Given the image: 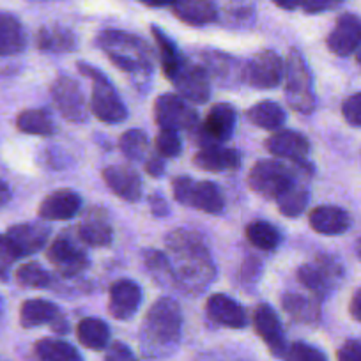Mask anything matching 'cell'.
<instances>
[{
  "instance_id": "obj_37",
  "label": "cell",
  "mask_w": 361,
  "mask_h": 361,
  "mask_svg": "<svg viewBox=\"0 0 361 361\" xmlns=\"http://www.w3.org/2000/svg\"><path fill=\"white\" fill-rule=\"evenodd\" d=\"M246 239L252 246L262 252H273L282 243V234L269 221H253L246 227Z\"/></svg>"
},
{
  "instance_id": "obj_18",
  "label": "cell",
  "mask_w": 361,
  "mask_h": 361,
  "mask_svg": "<svg viewBox=\"0 0 361 361\" xmlns=\"http://www.w3.org/2000/svg\"><path fill=\"white\" fill-rule=\"evenodd\" d=\"M142 305V289L133 280H117L110 287L109 312L117 321H130Z\"/></svg>"
},
{
  "instance_id": "obj_29",
  "label": "cell",
  "mask_w": 361,
  "mask_h": 361,
  "mask_svg": "<svg viewBox=\"0 0 361 361\" xmlns=\"http://www.w3.org/2000/svg\"><path fill=\"white\" fill-rule=\"evenodd\" d=\"M193 163H195V166L207 170V172H228V170H235L241 165V154H239L238 149L214 145V147L200 149L193 156Z\"/></svg>"
},
{
  "instance_id": "obj_11",
  "label": "cell",
  "mask_w": 361,
  "mask_h": 361,
  "mask_svg": "<svg viewBox=\"0 0 361 361\" xmlns=\"http://www.w3.org/2000/svg\"><path fill=\"white\" fill-rule=\"evenodd\" d=\"M154 121L161 130L193 131L199 126V114L185 98L166 92L156 98Z\"/></svg>"
},
{
  "instance_id": "obj_9",
  "label": "cell",
  "mask_w": 361,
  "mask_h": 361,
  "mask_svg": "<svg viewBox=\"0 0 361 361\" xmlns=\"http://www.w3.org/2000/svg\"><path fill=\"white\" fill-rule=\"evenodd\" d=\"M47 257L64 279L82 275L83 271L89 267V255L85 252V245L78 239L76 231L61 232L48 246Z\"/></svg>"
},
{
  "instance_id": "obj_31",
  "label": "cell",
  "mask_w": 361,
  "mask_h": 361,
  "mask_svg": "<svg viewBox=\"0 0 361 361\" xmlns=\"http://www.w3.org/2000/svg\"><path fill=\"white\" fill-rule=\"evenodd\" d=\"M80 343L90 350H103L110 343V328L103 319L85 317L76 326Z\"/></svg>"
},
{
  "instance_id": "obj_54",
  "label": "cell",
  "mask_w": 361,
  "mask_h": 361,
  "mask_svg": "<svg viewBox=\"0 0 361 361\" xmlns=\"http://www.w3.org/2000/svg\"><path fill=\"white\" fill-rule=\"evenodd\" d=\"M9 200H11V190L4 180L0 179V207H4Z\"/></svg>"
},
{
  "instance_id": "obj_30",
  "label": "cell",
  "mask_w": 361,
  "mask_h": 361,
  "mask_svg": "<svg viewBox=\"0 0 361 361\" xmlns=\"http://www.w3.org/2000/svg\"><path fill=\"white\" fill-rule=\"evenodd\" d=\"M27 47V34L22 22L11 13L0 11V55L22 54Z\"/></svg>"
},
{
  "instance_id": "obj_24",
  "label": "cell",
  "mask_w": 361,
  "mask_h": 361,
  "mask_svg": "<svg viewBox=\"0 0 361 361\" xmlns=\"http://www.w3.org/2000/svg\"><path fill=\"white\" fill-rule=\"evenodd\" d=\"M238 124V112L231 103H216L207 112L202 128L218 145L231 140Z\"/></svg>"
},
{
  "instance_id": "obj_40",
  "label": "cell",
  "mask_w": 361,
  "mask_h": 361,
  "mask_svg": "<svg viewBox=\"0 0 361 361\" xmlns=\"http://www.w3.org/2000/svg\"><path fill=\"white\" fill-rule=\"evenodd\" d=\"M144 264L152 279L161 286L172 287V267H170L169 255L159 250H145Z\"/></svg>"
},
{
  "instance_id": "obj_41",
  "label": "cell",
  "mask_w": 361,
  "mask_h": 361,
  "mask_svg": "<svg viewBox=\"0 0 361 361\" xmlns=\"http://www.w3.org/2000/svg\"><path fill=\"white\" fill-rule=\"evenodd\" d=\"M16 280L22 287L27 289H47L51 283V276L43 266L37 262L23 264L16 269Z\"/></svg>"
},
{
  "instance_id": "obj_27",
  "label": "cell",
  "mask_w": 361,
  "mask_h": 361,
  "mask_svg": "<svg viewBox=\"0 0 361 361\" xmlns=\"http://www.w3.org/2000/svg\"><path fill=\"white\" fill-rule=\"evenodd\" d=\"M282 307L286 314L300 324L315 326L321 321V300L310 293H286L282 298Z\"/></svg>"
},
{
  "instance_id": "obj_28",
  "label": "cell",
  "mask_w": 361,
  "mask_h": 361,
  "mask_svg": "<svg viewBox=\"0 0 361 361\" xmlns=\"http://www.w3.org/2000/svg\"><path fill=\"white\" fill-rule=\"evenodd\" d=\"M36 44L41 51L48 54H68L76 50L78 47V37L69 27L64 25H44L37 30Z\"/></svg>"
},
{
  "instance_id": "obj_39",
  "label": "cell",
  "mask_w": 361,
  "mask_h": 361,
  "mask_svg": "<svg viewBox=\"0 0 361 361\" xmlns=\"http://www.w3.org/2000/svg\"><path fill=\"white\" fill-rule=\"evenodd\" d=\"M119 149L123 154L131 161H140L147 156L149 151V137L142 130H128L121 135Z\"/></svg>"
},
{
  "instance_id": "obj_45",
  "label": "cell",
  "mask_w": 361,
  "mask_h": 361,
  "mask_svg": "<svg viewBox=\"0 0 361 361\" xmlns=\"http://www.w3.org/2000/svg\"><path fill=\"white\" fill-rule=\"evenodd\" d=\"M342 116L347 124L361 128V92H354L342 103Z\"/></svg>"
},
{
  "instance_id": "obj_48",
  "label": "cell",
  "mask_w": 361,
  "mask_h": 361,
  "mask_svg": "<svg viewBox=\"0 0 361 361\" xmlns=\"http://www.w3.org/2000/svg\"><path fill=\"white\" fill-rule=\"evenodd\" d=\"M262 275V262L257 257H248L241 266V280L246 283H257Z\"/></svg>"
},
{
  "instance_id": "obj_15",
  "label": "cell",
  "mask_w": 361,
  "mask_h": 361,
  "mask_svg": "<svg viewBox=\"0 0 361 361\" xmlns=\"http://www.w3.org/2000/svg\"><path fill=\"white\" fill-rule=\"evenodd\" d=\"M252 322L257 335L266 342L271 353L275 354V356H283L287 349V340L286 333H283V326L280 322V317L275 312V308L267 303L257 305L253 308Z\"/></svg>"
},
{
  "instance_id": "obj_53",
  "label": "cell",
  "mask_w": 361,
  "mask_h": 361,
  "mask_svg": "<svg viewBox=\"0 0 361 361\" xmlns=\"http://www.w3.org/2000/svg\"><path fill=\"white\" fill-rule=\"evenodd\" d=\"M273 4L279 6L280 9H286V11H294L296 8H300L303 0H271Z\"/></svg>"
},
{
  "instance_id": "obj_7",
  "label": "cell",
  "mask_w": 361,
  "mask_h": 361,
  "mask_svg": "<svg viewBox=\"0 0 361 361\" xmlns=\"http://www.w3.org/2000/svg\"><path fill=\"white\" fill-rule=\"evenodd\" d=\"M343 280V264L338 257L319 253L312 262L303 264L298 269V282L319 300L331 294Z\"/></svg>"
},
{
  "instance_id": "obj_50",
  "label": "cell",
  "mask_w": 361,
  "mask_h": 361,
  "mask_svg": "<svg viewBox=\"0 0 361 361\" xmlns=\"http://www.w3.org/2000/svg\"><path fill=\"white\" fill-rule=\"evenodd\" d=\"M165 169H166L165 158L159 156L158 152L149 156L147 161H145V172H147L151 177H161L163 173H165Z\"/></svg>"
},
{
  "instance_id": "obj_35",
  "label": "cell",
  "mask_w": 361,
  "mask_h": 361,
  "mask_svg": "<svg viewBox=\"0 0 361 361\" xmlns=\"http://www.w3.org/2000/svg\"><path fill=\"white\" fill-rule=\"evenodd\" d=\"M16 128L22 133L27 135H37V137H50L55 133V123L50 112L43 109H30L23 110L18 117H16Z\"/></svg>"
},
{
  "instance_id": "obj_44",
  "label": "cell",
  "mask_w": 361,
  "mask_h": 361,
  "mask_svg": "<svg viewBox=\"0 0 361 361\" xmlns=\"http://www.w3.org/2000/svg\"><path fill=\"white\" fill-rule=\"evenodd\" d=\"M18 259V253L15 252V248L11 246L9 239L6 238V235L0 234V280L8 282L13 266H15V262Z\"/></svg>"
},
{
  "instance_id": "obj_57",
  "label": "cell",
  "mask_w": 361,
  "mask_h": 361,
  "mask_svg": "<svg viewBox=\"0 0 361 361\" xmlns=\"http://www.w3.org/2000/svg\"><path fill=\"white\" fill-rule=\"evenodd\" d=\"M356 255H357V259L361 260V238L356 241Z\"/></svg>"
},
{
  "instance_id": "obj_6",
  "label": "cell",
  "mask_w": 361,
  "mask_h": 361,
  "mask_svg": "<svg viewBox=\"0 0 361 361\" xmlns=\"http://www.w3.org/2000/svg\"><path fill=\"white\" fill-rule=\"evenodd\" d=\"M286 99L296 112L308 116L315 110L314 76L300 50H290L286 61Z\"/></svg>"
},
{
  "instance_id": "obj_49",
  "label": "cell",
  "mask_w": 361,
  "mask_h": 361,
  "mask_svg": "<svg viewBox=\"0 0 361 361\" xmlns=\"http://www.w3.org/2000/svg\"><path fill=\"white\" fill-rule=\"evenodd\" d=\"M338 361H361V342L360 340H347L342 343L336 354Z\"/></svg>"
},
{
  "instance_id": "obj_21",
  "label": "cell",
  "mask_w": 361,
  "mask_h": 361,
  "mask_svg": "<svg viewBox=\"0 0 361 361\" xmlns=\"http://www.w3.org/2000/svg\"><path fill=\"white\" fill-rule=\"evenodd\" d=\"M50 227L43 224H20L8 231L6 238L9 239L11 246L18 257H29L44 248L48 238H50Z\"/></svg>"
},
{
  "instance_id": "obj_1",
  "label": "cell",
  "mask_w": 361,
  "mask_h": 361,
  "mask_svg": "<svg viewBox=\"0 0 361 361\" xmlns=\"http://www.w3.org/2000/svg\"><path fill=\"white\" fill-rule=\"evenodd\" d=\"M165 246L170 252L172 287L190 296L202 294L216 276V266L202 235L192 228H176L166 234Z\"/></svg>"
},
{
  "instance_id": "obj_55",
  "label": "cell",
  "mask_w": 361,
  "mask_h": 361,
  "mask_svg": "<svg viewBox=\"0 0 361 361\" xmlns=\"http://www.w3.org/2000/svg\"><path fill=\"white\" fill-rule=\"evenodd\" d=\"M142 4L149 6V8H166V6H172L176 0H140Z\"/></svg>"
},
{
  "instance_id": "obj_25",
  "label": "cell",
  "mask_w": 361,
  "mask_h": 361,
  "mask_svg": "<svg viewBox=\"0 0 361 361\" xmlns=\"http://www.w3.org/2000/svg\"><path fill=\"white\" fill-rule=\"evenodd\" d=\"M308 221L310 227L322 235L345 234L353 224L349 213L338 206H317L308 214Z\"/></svg>"
},
{
  "instance_id": "obj_33",
  "label": "cell",
  "mask_w": 361,
  "mask_h": 361,
  "mask_svg": "<svg viewBox=\"0 0 361 361\" xmlns=\"http://www.w3.org/2000/svg\"><path fill=\"white\" fill-rule=\"evenodd\" d=\"M307 179H298L289 186L282 195L276 197V206L280 213L287 218H298L305 213L310 200V192L307 188Z\"/></svg>"
},
{
  "instance_id": "obj_14",
  "label": "cell",
  "mask_w": 361,
  "mask_h": 361,
  "mask_svg": "<svg viewBox=\"0 0 361 361\" xmlns=\"http://www.w3.org/2000/svg\"><path fill=\"white\" fill-rule=\"evenodd\" d=\"M202 61V68L209 75L211 82H216L225 89H234L245 80V66L232 55L225 51L214 50V48H206L199 54Z\"/></svg>"
},
{
  "instance_id": "obj_12",
  "label": "cell",
  "mask_w": 361,
  "mask_h": 361,
  "mask_svg": "<svg viewBox=\"0 0 361 361\" xmlns=\"http://www.w3.org/2000/svg\"><path fill=\"white\" fill-rule=\"evenodd\" d=\"M51 99L55 109L68 123L82 124L89 119V106H87L85 96L82 87L75 78L68 75H59L54 80L50 89Z\"/></svg>"
},
{
  "instance_id": "obj_4",
  "label": "cell",
  "mask_w": 361,
  "mask_h": 361,
  "mask_svg": "<svg viewBox=\"0 0 361 361\" xmlns=\"http://www.w3.org/2000/svg\"><path fill=\"white\" fill-rule=\"evenodd\" d=\"M315 173L310 159L301 163L283 161V159H260L248 173V185L257 195L267 200H276L298 179L310 180Z\"/></svg>"
},
{
  "instance_id": "obj_13",
  "label": "cell",
  "mask_w": 361,
  "mask_h": 361,
  "mask_svg": "<svg viewBox=\"0 0 361 361\" xmlns=\"http://www.w3.org/2000/svg\"><path fill=\"white\" fill-rule=\"evenodd\" d=\"M283 78H286V62L275 50H260L245 66V80L253 89H276Z\"/></svg>"
},
{
  "instance_id": "obj_32",
  "label": "cell",
  "mask_w": 361,
  "mask_h": 361,
  "mask_svg": "<svg viewBox=\"0 0 361 361\" xmlns=\"http://www.w3.org/2000/svg\"><path fill=\"white\" fill-rule=\"evenodd\" d=\"M246 117L257 128H262V130L267 131L282 130L283 124L287 123L286 110L275 102H260L257 105L250 106Z\"/></svg>"
},
{
  "instance_id": "obj_52",
  "label": "cell",
  "mask_w": 361,
  "mask_h": 361,
  "mask_svg": "<svg viewBox=\"0 0 361 361\" xmlns=\"http://www.w3.org/2000/svg\"><path fill=\"white\" fill-rule=\"evenodd\" d=\"M349 314L354 321L361 322V287L354 290L353 298H350L349 303Z\"/></svg>"
},
{
  "instance_id": "obj_34",
  "label": "cell",
  "mask_w": 361,
  "mask_h": 361,
  "mask_svg": "<svg viewBox=\"0 0 361 361\" xmlns=\"http://www.w3.org/2000/svg\"><path fill=\"white\" fill-rule=\"evenodd\" d=\"M61 315L57 305L47 300H29L20 308V322L23 328L51 324Z\"/></svg>"
},
{
  "instance_id": "obj_2",
  "label": "cell",
  "mask_w": 361,
  "mask_h": 361,
  "mask_svg": "<svg viewBox=\"0 0 361 361\" xmlns=\"http://www.w3.org/2000/svg\"><path fill=\"white\" fill-rule=\"evenodd\" d=\"M183 333V312L172 298H159L149 307L142 322L140 350L145 357H166L176 353Z\"/></svg>"
},
{
  "instance_id": "obj_46",
  "label": "cell",
  "mask_w": 361,
  "mask_h": 361,
  "mask_svg": "<svg viewBox=\"0 0 361 361\" xmlns=\"http://www.w3.org/2000/svg\"><path fill=\"white\" fill-rule=\"evenodd\" d=\"M345 0H303L301 8H303V11L307 15H321V13L336 9Z\"/></svg>"
},
{
  "instance_id": "obj_47",
  "label": "cell",
  "mask_w": 361,
  "mask_h": 361,
  "mask_svg": "<svg viewBox=\"0 0 361 361\" xmlns=\"http://www.w3.org/2000/svg\"><path fill=\"white\" fill-rule=\"evenodd\" d=\"M105 361H138L133 350L123 342H114L106 347Z\"/></svg>"
},
{
  "instance_id": "obj_42",
  "label": "cell",
  "mask_w": 361,
  "mask_h": 361,
  "mask_svg": "<svg viewBox=\"0 0 361 361\" xmlns=\"http://www.w3.org/2000/svg\"><path fill=\"white\" fill-rule=\"evenodd\" d=\"M154 149L159 156H163L165 159L169 158H177L183 151V140L177 135V131L172 130H159V133L156 135L154 140Z\"/></svg>"
},
{
  "instance_id": "obj_3",
  "label": "cell",
  "mask_w": 361,
  "mask_h": 361,
  "mask_svg": "<svg viewBox=\"0 0 361 361\" xmlns=\"http://www.w3.org/2000/svg\"><path fill=\"white\" fill-rule=\"evenodd\" d=\"M96 44L105 51L114 66L135 80L145 82L151 76L152 50L142 37L126 30L106 29L98 34Z\"/></svg>"
},
{
  "instance_id": "obj_26",
  "label": "cell",
  "mask_w": 361,
  "mask_h": 361,
  "mask_svg": "<svg viewBox=\"0 0 361 361\" xmlns=\"http://www.w3.org/2000/svg\"><path fill=\"white\" fill-rule=\"evenodd\" d=\"M170 9L177 20L192 27L209 25L218 20V8L213 0H176Z\"/></svg>"
},
{
  "instance_id": "obj_51",
  "label": "cell",
  "mask_w": 361,
  "mask_h": 361,
  "mask_svg": "<svg viewBox=\"0 0 361 361\" xmlns=\"http://www.w3.org/2000/svg\"><path fill=\"white\" fill-rule=\"evenodd\" d=\"M149 204H151V211L154 216L158 218H163L169 214V204H166V200L163 199L159 193H156V195H152L151 199H149Z\"/></svg>"
},
{
  "instance_id": "obj_10",
  "label": "cell",
  "mask_w": 361,
  "mask_h": 361,
  "mask_svg": "<svg viewBox=\"0 0 361 361\" xmlns=\"http://www.w3.org/2000/svg\"><path fill=\"white\" fill-rule=\"evenodd\" d=\"M166 78L176 87L180 98L193 105H206L211 98V78L202 64L185 57Z\"/></svg>"
},
{
  "instance_id": "obj_8",
  "label": "cell",
  "mask_w": 361,
  "mask_h": 361,
  "mask_svg": "<svg viewBox=\"0 0 361 361\" xmlns=\"http://www.w3.org/2000/svg\"><path fill=\"white\" fill-rule=\"evenodd\" d=\"M173 199L180 206L193 207L207 214H221L225 197L220 186L211 180H193L190 176H179L172 180Z\"/></svg>"
},
{
  "instance_id": "obj_36",
  "label": "cell",
  "mask_w": 361,
  "mask_h": 361,
  "mask_svg": "<svg viewBox=\"0 0 361 361\" xmlns=\"http://www.w3.org/2000/svg\"><path fill=\"white\" fill-rule=\"evenodd\" d=\"M34 350L41 361H82V354L75 345L59 338L39 340Z\"/></svg>"
},
{
  "instance_id": "obj_56",
  "label": "cell",
  "mask_w": 361,
  "mask_h": 361,
  "mask_svg": "<svg viewBox=\"0 0 361 361\" xmlns=\"http://www.w3.org/2000/svg\"><path fill=\"white\" fill-rule=\"evenodd\" d=\"M354 55H356V62L360 64V68H361V43H360V47H357V50L354 51Z\"/></svg>"
},
{
  "instance_id": "obj_23",
  "label": "cell",
  "mask_w": 361,
  "mask_h": 361,
  "mask_svg": "<svg viewBox=\"0 0 361 361\" xmlns=\"http://www.w3.org/2000/svg\"><path fill=\"white\" fill-rule=\"evenodd\" d=\"M206 314L211 321L225 328L243 329L248 326L245 308L227 294H213L206 303Z\"/></svg>"
},
{
  "instance_id": "obj_17",
  "label": "cell",
  "mask_w": 361,
  "mask_h": 361,
  "mask_svg": "<svg viewBox=\"0 0 361 361\" xmlns=\"http://www.w3.org/2000/svg\"><path fill=\"white\" fill-rule=\"evenodd\" d=\"M266 149L283 161L301 163L310 156V142L303 133L294 130H279L266 140Z\"/></svg>"
},
{
  "instance_id": "obj_20",
  "label": "cell",
  "mask_w": 361,
  "mask_h": 361,
  "mask_svg": "<svg viewBox=\"0 0 361 361\" xmlns=\"http://www.w3.org/2000/svg\"><path fill=\"white\" fill-rule=\"evenodd\" d=\"M105 185L126 202H138L142 199V179L131 166L110 165L102 172Z\"/></svg>"
},
{
  "instance_id": "obj_19",
  "label": "cell",
  "mask_w": 361,
  "mask_h": 361,
  "mask_svg": "<svg viewBox=\"0 0 361 361\" xmlns=\"http://www.w3.org/2000/svg\"><path fill=\"white\" fill-rule=\"evenodd\" d=\"M82 209V197L75 190H55L39 204V216L44 221H68Z\"/></svg>"
},
{
  "instance_id": "obj_5",
  "label": "cell",
  "mask_w": 361,
  "mask_h": 361,
  "mask_svg": "<svg viewBox=\"0 0 361 361\" xmlns=\"http://www.w3.org/2000/svg\"><path fill=\"white\" fill-rule=\"evenodd\" d=\"M78 71L92 82V98H90V112L94 114L96 119L106 124H121L128 119V109L121 99L119 92L114 83L102 69L87 62H76Z\"/></svg>"
},
{
  "instance_id": "obj_16",
  "label": "cell",
  "mask_w": 361,
  "mask_h": 361,
  "mask_svg": "<svg viewBox=\"0 0 361 361\" xmlns=\"http://www.w3.org/2000/svg\"><path fill=\"white\" fill-rule=\"evenodd\" d=\"M361 43V18L353 13L338 16L335 27L326 37V47L338 57H349Z\"/></svg>"
},
{
  "instance_id": "obj_38",
  "label": "cell",
  "mask_w": 361,
  "mask_h": 361,
  "mask_svg": "<svg viewBox=\"0 0 361 361\" xmlns=\"http://www.w3.org/2000/svg\"><path fill=\"white\" fill-rule=\"evenodd\" d=\"M151 34L152 39H154L156 48H158V55H159V62H161L163 73L170 75L173 69L179 66V62L186 57L185 54H180L177 44L159 29L158 25H151Z\"/></svg>"
},
{
  "instance_id": "obj_22",
  "label": "cell",
  "mask_w": 361,
  "mask_h": 361,
  "mask_svg": "<svg viewBox=\"0 0 361 361\" xmlns=\"http://www.w3.org/2000/svg\"><path fill=\"white\" fill-rule=\"evenodd\" d=\"M76 235L89 248H105L112 245L114 231L105 211L102 207H92V211L87 213L82 224L76 227Z\"/></svg>"
},
{
  "instance_id": "obj_43",
  "label": "cell",
  "mask_w": 361,
  "mask_h": 361,
  "mask_svg": "<svg viewBox=\"0 0 361 361\" xmlns=\"http://www.w3.org/2000/svg\"><path fill=\"white\" fill-rule=\"evenodd\" d=\"M282 357L286 361H328V357L321 349L307 342H294L287 345Z\"/></svg>"
}]
</instances>
